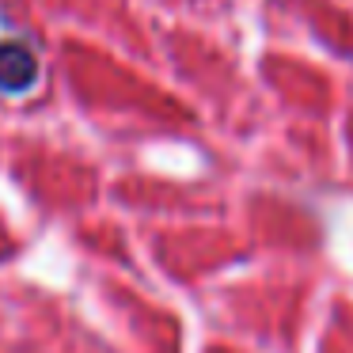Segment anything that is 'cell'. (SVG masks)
I'll use <instances>...</instances> for the list:
<instances>
[{
	"label": "cell",
	"instance_id": "cell-1",
	"mask_svg": "<svg viewBox=\"0 0 353 353\" xmlns=\"http://www.w3.org/2000/svg\"><path fill=\"white\" fill-rule=\"evenodd\" d=\"M39 80V61L27 46L19 42H0V92L4 95H23Z\"/></svg>",
	"mask_w": 353,
	"mask_h": 353
}]
</instances>
